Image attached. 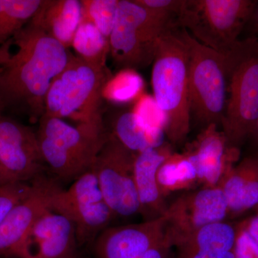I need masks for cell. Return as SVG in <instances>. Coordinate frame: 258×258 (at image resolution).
Returning a JSON list of instances; mask_svg holds the SVG:
<instances>
[{"mask_svg":"<svg viewBox=\"0 0 258 258\" xmlns=\"http://www.w3.org/2000/svg\"><path fill=\"white\" fill-rule=\"evenodd\" d=\"M15 53L0 64V101L3 111L26 113L40 120L53 80L63 71L71 52L62 44L30 23L15 34Z\"/></svg>","mask_w":258,"mask_h":258,"instance_id":"obj_1","label":"cell"},{"mask_svg":"<svg viewBox=\"0 0 258 258\" xmlns=\"http://www.w3.org/2000/svg\"><path fill=\"white\" fill-rule=\"evenodd\" d=\"M189 50L179 28L166 30L158 39L153 61L154 101L166 118V139L180 145L190 131Z\"/></svg>","mask_w":258,"mask_h":258,"instance_id":"obj_2","label":"cell"},{"mask_svg":"<svg viewBox=\"0 0 258 258\" xmlns=\"http://www.w3.org/2000/svg\"><path fill=\"white\" fill-rule=\"evenodd\" d=\"M39 122L37 136L42 160L61 179L76 180L91 170L109 137L103 118L74 126L44 114Z\"/></svg>","mask_w":258,"mask_h":258,"instance_id":"obj_3","label":"cell"},{"mask_svg":"<svg viewBox=\"0 0 258 258\" xmlns=\"http://www.w3.org/2000/svg\"><path fill=\"white\" fill-rule=\"evenodd\" d=\"M224 53L229 98L222 133L230 147L239 150L258 120V37L239 40Z\"/></svg>","mask_w":258,"mask_h":258,"instance_id":"obj_4","label":"cell"},{"mask_svg":"<svg viewBox=\"0 0 258 258\" xmlns=\"http://www.w3.org/2000/svg\"><path fill=\"white\" fill-rule=\"evenodd\" d=\"M111 78L107 66L91 63L71 53L63 71L51 83L44 114L79 123L101 119L103 90Z\"/></svg>","mask_w":258,"mask_h":258,"instance_id":"obj_5","label":"cell"},{"mask_svg":"<svg viewBox=\"0 0 258 258\" xmlns=\"http://www.w3.org/2000/svg\"><path fill=\"white\" fill-rule=\"evenodd\" d=\"M175 19L147 9L134 0H119L109 37L110 53L121 70L143 69L153 62L159 37L176 27Z\"/></svg>","mask_w":258,"mask_h":258,"instance_id":"obj_6","label":"cell"},{"mask_svg":"<svg viewBox=\"0 0 258 258\" xmlns=\"http://www.w3.org/2000/svg\"><path fill=\"white\" fill-rule=\"evenodd\" d=\"M179 30L189 50L191 118L202 129L212 124L221 125L228 86L225 54L200 43L185 29Z\"/></svg>","mask_w":258,"mask_h":258,"instance_id":"obj_7","label":"cell"},{"mask_svg":"<svg viewBox=\"0 0 258 258\" xmlns=\"http://www.w3.org/2000/svg\"><path fill=\"white\" fill-rule=\"evenodd\" d=\"M257 1L184 0L176 24L199 42L218 52H227L239 41Z\"/></svg>","mask_w":258,"mask_h":258,"instance_id":"obj_8","label":"cell"},{"mask_svg":"<svg viewBox=\"0 0 258 258\" xmlns=\"http://www.w3.org/2000/svg\"><path fill=\"white\" fill-rule=\"evenodd\" d=\"M50 209L73 222L79 246L93 244L115 217L91 170L75 180L69 189L56 184L51 192Z\"/></svg>","mask_w":258,"mask_h":258,"instance_id":"obj_9","label":"cell"},{"mask_svg":"<svg viewBox=\"0 0 258 258\" xmlns=\"http://www.w3.org/2000/svg\"><path fill=\"white\" fill-rule=\"evenodd\" d=\"M136 156L110 132L91 168L115 217H130L139 213L134 172Z\"/></svg>","mask_w":258,"mask_h":258,"instance_id":"obj_10","label":"cell"},{"mask_svg":"<svg viewBox=\"0 0 258 258\" xmlns=\"http://www.w3.org/2000/svg\"><path fill=\"white\" fill-rule=\"evenodd\" d=\"M165 215V236L174 247L204 226L225 221L229 217V209L220 186L200 187L179 195L168 205Z\"/></svg>","mask_w":258,"mask_h":258,"instance_id":"obj_11","label":"cell"},{"mask_svg":"<svg viewBox=\"0 0 258 258\" xmlns=\"http://www.w3.org/2000/svg\"><path fill=\"white\" fill-rule=\"evenodd\" d=\"M32 181L31 192L0 224V258H18L34 223L50 209L51 192L57 184L42 175Z\"/></svg>","mask_w":258,"mask_h":258,"instance_id":"obj_12","label":"cell"},{"mask_svg":"<svg viewBox=\"0 0 258 258\" xmlns=\"http://www.w3.org/2000/svg\"><path fill=\"white\" fill-rule=\"evenodd\" d=\"M166 215L142 223L107 227L93 242L96 258H141L165 237Z\"/></svg>","mask_w":258,"mask_h":258,"instance_id":"obj_13","label":"cell"},{"mask_svg":"<svg viewBox=\"0 0 258 258\" xmlns=\"http://www.w3.org/2000/svg\"><path fill=\"white\" fill-rule=\"evenodd\" d=\"M217 128V125L212 124L202 129L184 152L196 169L201 187L220 186L240 154L237 149L230 147L223 133Z\"/></svg>","mask_w":258,"mask_h":258,"instance_id":"obj_14","label":"cell"},{"mask_svg":"<svg viewBox=\"0 0 258 258\" xmlns=\"http://www.w3.org/2000/svg\"><path fill=\"white\" fill-rule=\"evenodd\" d=\"M77 245L73 222L49 209L34 223L18 258H64L76 253Z\"/></svg>","mask_w":258,"mask_h":258,"instance_id":"obj_15","label":"cell"},{"mask_svg":"<svg viewBox=\"0 0 258 258\" xmlns=\"http://www.w3.org/2000/svg\"><path fill=\"white\" fill-rule=\"evenodd\" d=\"M172 154V145L166 142L161 147L146 149L136 156L134 179L139 198V214L144 221H151L166 215L168 205L158 185L157 172Z\"/></svg>","mask_w":258,"mask_h":258,"instance_id":"obj_16","label":"cell"},{"mask_svg":"<svg viewBox=\"0 0 258 258\" xmlns=\"http://www.w3.org/2000/svg\"><path fill=\"white\" fill-rule=\"evenodd\" d=\"M219 186L227 200L229 217L255 210L258 207V151L234 166Z\"/></svg>","mask_w":258,"mask_h":258,"instance_id":"obj_17","label":"cell"},{"mask_svg":"<svg viewBox=\"0 0 258 258\" xmlns=\"http://www.w3.org/2000/svg\"><path fill=\"white\" fill-rule=\"evenodd\" d=\"M81 16L82 7L79 0H42L29 23L69 49Z\"/></svg>","mask_w":258,"mask_h":258,"instance_id":"obj_18","label":"cell"},{"mask_svg":"<svg viewBox=\"0 0 258 258\" xmlns=\"http://www.w3.org/2000/svg\"><path fill=\"white\" fill-rule=\"evenodd\" d=\"M111 133L136 154L146 149L161 147L166 142L162 129L147 125L135 111L125 112L118 115Z\"/></svg>","mask_w":258,"mask_h":258,"instance_id":"obj_19","label":"cell"},{"mask_svg":"<svg viewBox=\"0 0 258 258\" xmlns=\"http://www.w3.org/2000/svg\"><path fill=\"white\" fill-rule=\"evenodd\" d=\"M236 225L226 221L204 226L175 244L176 250L197 252H233L236 240Z\"/></svg>","mask_w":258,"mask_h":258,"instance_id":"obj_20","label":"cell"},{"mask_svg":"<svg viewBox=\"0 0 258 258\" xmlns=\"http://www.w3.org/2000/svg\"><path fill=\"white\" fill-rule=\"evenodd\" d=\"M157 182L161 195L166 199L176 191L192 190L199 185L198 173L184 153H173L159 167Z\"/></svg>","mask_w":258,"mask_h":258,"instance_id":"obj_21","label":"cell"},{"mask_svg":"<svg viewBox=\"0 0 258 258\" xmlns=\"http://www.w3.org/2000/svg\"><path fill=\"white\" fill-rule=\"evenodd\" d=\"M72 47L77 56L83 60L106 66L107 56L110 53L109 40L88 20L81 18L75 33Z\"/></svg>","mask_w":258,"mask_h":258,"instance_id":"obj_22","label":"cell"},{"mask_svg":"<svg viewBox=\"0 0 258 258\" xmlns=\"http://www.w3.org/2000/svg\"><path fill=\"white\" fill-rule=\"evenodd\" d=\"M42 0H0V48L29 23Z\"/></svg>","mask_w":258,"mask_h":258,"instance_id":"obj_23","label":"cell"},{"mask_svg":"<svg viewBox=\"0 0 258 258\" xmlns=\"http://www.w3.org/2000/svg\"><path fill=\"white\" fill-rule=\"evenodd\" d=\"M0 164L19 181L29 182L42 175L45 166L21 148L0 139Z\"/></svg>","mask_w":258,"mask_h":258,"instance_id":"obj_24","label":"cell"},{"mask_svg":"<svg viewBox=\"0 0 258 258\" xmlns=\"http://www.w3.org/2000/svg\"><path fill=\"white\" fill-rule=\"evenodd\" d=\"M0 139L21 148L39 162L43 163L39 149L37 132L17 120L0 113Z\"/></svg>","mask_w":258,"mask_h":258,"instance_id":"obj_25","label":"cell"},{"mask_svg":"<svg viewBox=\"0 0 258 258\" xmlns=\"http://www.w3.org/2000/svg\"><path fill=\"white\" fill-rule=\"evenodd\" d=\"M143 88V79L136 71L122 70L106 83L103 97L114 103H127L137 98Z\"/></svg>","mask_w":258,"mask_h":258,"instance_id":"obj_26","label":"cell"},{"mask_svg":"<svg viewBox=\"0 0 258 258\" xmlns=\"http://www.w3.org/2000/svg\"><path fill=\"white\" fill-rule=\"evenodd\" d=\"M81 18L92 23L109 40L114 27L119 0H82Z\"/></svg>","mask_w":258,"mask_h":258,"instance_id":"obj_27","label":"cell"},{"mask_svg":"<svg viewBox=\"0 0 258 258\" xmlns=\"http://www.w3.org/2000/svg\"><path fill=\"white\" fill-rule=\"evenodd\" d=\"M32 187V181H15L0 186V224L17 204L30 195Z\"/></svg>","mask_w":258,"mask_h":258,"instance_id":"obj_28","label":"cell"},{"mask_svg":"<svg viewBox=\"0 0 258 258\" xmlns=\"http://www.w3.org/2000/svg\"><path fill=\"white\" fill-rule=\"evenodd\" d=\"M135 112L143 118L147 125L162 129L164 132L165 131V115L159 109L154 99L150 97H143L136 108Z\"/></svg>","mask_w":258,"mask_h":258,"instance_id":"obj_29","label":"cell"},{"mask_svg":"<svg viewBox=\"0 0 258 258\" xmlns=\"http://www.w3.org/2000/svg\"><path fill=\"white\" fill-rule=\"evenodd\" d=\"M235 258H258V245L240 223L236 225Z\"/></svg>","mask_w":258,"mask_h":258,"instance_id":"obj_30","label":"cell"},{"mask_svg":"<svg viewBox=\"0 0 258 258\" xmlns=\"http://www.w3.org/2000/svg\"><path fill=\"white\" fill-rule=\"evenodd\" d=\"M184 0H134L136 3L177 20Z\"/></svg>","mask_w":258,"mask_h":258,"instance_id":"obj_31","label":"cell"},{"mask_svg":"<svg viewBox=\"0 0 258 258\" xmlns=\"http://www.w3.org/2000/svg\"><path fill=\"white\" fill-rule=\"evenodd\" d=\"M172 244L167 237H164L160 243L148 250L141 258H172L174 251Z\"/></svg>","mask_w":258,"mask_h":258,"instance_id":"obj_32","label":"cell"},{"mask_svg":"<svg viewBox=\"0 0 258 258\" xmlns=\"http://www.w3.org/2000/svg\"><path fill=\"white\" fill-rule=\"evenodd\" d=\"M172 258H235L233 252H208L197 251H178L173 254Z\"/></svg>","mask_w":258,"mask_h":258,"instance_id":"obj_33","label":"cell"},{"mask_svg":"<svg viewBox=\"0 0 258 258\" xmlns=\"http://www.w3.org/2000/svg\"><path fill=\"white\" fill-rule=\"evenodd\" d=\"M258 245V214L239 222Z\"/></svg>","mask_w":258,"mask_h":258,"instance_id":"obj_34","label":"cell"},{"mask_svg":"<svg viewBox=\"0 0 258 258\" xmlns=\"http://www.w3.org/2000/svg\"><path fill=\"white\" fill-rule=\"evenodd\" d=\"M15 181H19L15 179L14 176L10 174L6 169L0 164V186H4L5 184H9V183L15 182Z\"/></svg>","mask_w":258,"mask_h":258,"instance_id":"obj_35","label":"cell"},{"mask_svg":"<svg viewBox=\"0 0 258 258\" xmlns=\"http://www.w3.org/2000/svg\"><path fill=\"white\" fill-rule=\"evenodd\" d=\"M12 44H13V40H10V41L7 42L6 44H5L3 47L0 48V64H2V62H3L5 57L8 55V54L9 53L10 51V46H11ZM3 106H2L1 101H0V113H3Z\"/></svg>","mask_w":258,"mask_h":258,"instance_id":"obj_36","label":"cell"},{"mask_svg":"<svg viewBox=\"0 0 258 258\" xmlns=\"http://www.w3.org/2000/svg\"><path fill=\"white\" fill-rule=\"evenodd\" d=\"M248 139L250 141L252 147L255 148L258 151V120L256 122L250 134H249Z\"/></svg>","mask_w":258,"mask_h":258,"instance_id":"obj_37","label":"cell"},{"mask_svg":"<svg viewBox=\"0 0 258 258\" xmlns=\"http://www.w3.org/2000/svg\"><path fill=\"white\" fill-rule=\"evenodd\" d=\"M249 23L252 25V28L254 29V31L258 35V2L256 3L255 7L253 13H252V16H251Z\"/></svg>","mask_w":258,"mask_h":258,"instance_id":"obj_38","label":"cell"},{"mask_svg":"<svg viewBox=\"0 0 258 258\" xmlns=\"http://www.w3.org/2000/svg\"><path fill=\"white\" fill-rule=\"evenodd\" d=\"M64 258H80V257L78 255L77 252H76V253L71 254V255L67 256V257Z\"/></svg>","mask_w":258,"mask_h":258,"instance_id":"obj_39","label":"cell"},{"mask_svg":"<svg viewBox=\"0 0 258 258\" xmlns=\"http://www.w3.org/2000/svg\"><path fill=\"white\" fill-rule=\"evenodd\" d=\"M255 211H256V213L258 214V207L257 208H256Z\"/></svg>","mask_w":258,"mask_h":258,"instance_id":"obj_40","label":"cell"}]
</instances>
